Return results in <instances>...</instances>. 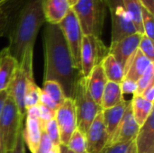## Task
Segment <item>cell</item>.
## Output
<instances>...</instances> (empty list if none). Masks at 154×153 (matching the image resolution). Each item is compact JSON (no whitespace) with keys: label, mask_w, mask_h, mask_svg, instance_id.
<instances>
[{"label":"cell","mask_w":154,"mask_h":153,"mask_svg":"<svg viewBox=\"0 0 154 153\" xmlns=\"http://www.w3.org/2000/svg\"><path fill=\"white\" fill-rule=\"evenodd\" d=\"M43 47L45 56L43 81L58 82L66 98L73 99L77 81L81 73L74 66L70 51L59 25L46 24Z\"/></svg>","instance_id":"1"},{"label":"cell","mask_w":154,"mask_h":153,"mask_svg":"<svg viewBox=\"0 0 154 153\" xmlns=\"http://www.w3.org/2000/svg\"><path fill=\"white\" fill-rule=\"evenodd\" d=\"M42 1L25 0L11 23L8 22L6 32L9 45L5 48L18 64L21 63L25 51L34 48L39 30L46 23Z\"/></svg>","instance_id":"2"},{"label":"cell","mask_w":154,"mask_h":153,"mask_svg":"<svg viewBox=\"0 0 154 153\" xmlns=\"http://www.w3.org/2000/svg\"><path fill=\"white\" fill-rule=\"evenodd\" d=\"M106 8V0H79L72 6L83 35L101 38Z\"/></svg>","instance_id":"3"},{"label":"cell","mask_w":154,"mask_h":153,"mask_svg":"<svg viewBox=\"0 0 154 153\" xmlns=\"http://www.w3.org/2000/svg\"><path fill=\"white\" fill-rule=\"evenodd\" d=\"M73 101L77 113L78 129L86 134L91 123L102 111V108L91 97L87 87V78L82 75L77 81Z\"/></svg>","instance_id":"4"},{"label":"cell","mask_w":154,"mask_h":153,"mask_svg":"<svg viewBox=\"0 0 154 153\" xmlns=\"http://www.w3.org/2000/svg\"><path fill=\"white\" fill-rule=\"evenodd\" d=\"M23 121L14 100L7 96L0 117V137L6 152L13 149L18 133L23 128Z\"/></svg>","instance_id":"5"},{"label":"cell","mask_w":154,"mask_h":153,"mask_svg":"<svg viewBox=\"0 0 154 153\" xmlns=\"http://www.w3.org/2000/svg\"><path fill=\"white\" fill-rule=\"evenodd\" d=\"M108 53V48L104 44L101 38L92 35H84L80 49L81 75L87 78L92 69L101 64L102 60Z\"/></svg>","instance_id":"6"},{"label":"cell","mask_w":154,"mask_h":153,"mask_svg":"<svg viewBox=\"0 0 154 153\" xmlns=\"http://www.w3.org/2000/svg\"><path fill=\"white\" fill-rule=\"evenodd\" d=\"M106 4L111 13L112 19L111 43L137 32L129 14L125 8L123 0H106Z\"/></svg>","instance_id":"7"},{"label":"cell","mask_w":154,"mask_h":153,"mask_svg":"<svg viewBox=\"0 0 154 153\" xmlns=\"http://www.w3.org/2000/svg\"><path fill=\"white\" fill-rule=\"evenodd\" d=\"M59 27L63 33L64 39L70 51L74 66L80 71V49L84 35L82 33L78 18L72 9L60 23Z\"/></svg>","instance_id":"8"},{"label":"cell","mask_w":154,"mask_h":153,"mask_svg":"<svg viewBox=\"0 0 154 153\" xmlns=\"http://www.w3.org/2000/svg\"><path fill=\"white\" fill-rule=\"evenodd\" d=\"M54 119L60 132V145L66 147L72 133L78 128L77 113L73 99L66 98L64 103L56 110Z\"/></svg>","instance_id":"9"},{"label":"cell","mask_w":154,"mask_h":153,"mask_svg":"<svg viewBox=\"0 0 154 153\" xmlns=\"http://www.w3.org/2000/svg\"><path fill=\"white\" fill-rule=\"evenodd\" d=\"M28 78H33V76L27 75L24 69L18 64L14 73V76L10 81V84L6 89L8 96L14 100L20 115L23 118L25 117L26 115V108L24 106V96H25Z\"/></svg>","instance_id":"10"},{"label":"cell","mask_w":154,"mask_h":153,"mask_svg":"<svg viewBox=\"0 0 154 153\" xmlns=\"http://www.w3.org/2000/svg\"><path fill=\"white\" fill-rule=\"evenodd\" d=\"M85 135L88 153H99L107 145L108 134L104 123L102 111L95 117Z\"/></svg>","instance_id":"11"},{"label":"cell","mask_w":154,"mask_h":153,"mask_svg":"<svg viewBox=\"0 0 154 153\" xmlns=\"http://www.w3.org/2000/svg\"><path fill=\"white\" fill-rule=\"evenodd\" d=\"M139 129L140 126L137 124L134 117L132 107H131V101H130L122 121L120 122L119 125L117 126L112 137L109 139L106 146L116 143L130 142L134 141Z\"/></svg>","instance_id":"12"},{"label":"cell","mask_w":154,"mask_h":153,"mask_svg":"<svg viewBox=\"0 0 154 153\" xmlns=\"http://www.w3.org/2000/svg\"><path fill=\"white\" fill-rule=\"evenodd\" d=\"M141 33H134L123 40L111 43L108 52L111 54L124 68L132 55L138 50V46L142 38Z\"/></svg>","instance_id":"13"},{"label":"cell","mask_w":154,"mask_h":153,"mask_svg":"<svg viewBox=\"0 0 154 153\" xmlns=\"http://www.w3.org/2000/svg\"><path fill=\"white\" fill-rule=\"evenodd\" d=\"M72 9L70 0H43L42 10L47 23L59 25Z\"/></svg>","instance_id":"14"},{"label":"cell","mask_w":154,"mask_h":153,"mask_svg":"<svg viewBox=\"0 0 154 153\" xmlns=\"http://www.w3.org/2000/svg\"><path fill=\"white\" fill-rule=\"evenodd\" d=\"M137 153L154 151V115H150L146 122L140 127L134 140Z\"/></svg>","instance_id":"15"},{"label":"cell","mask_w":154,"mask_h":153,"mask_svg":"<svg viewBox=\"0 0 154 153\" xmlns=\"http://www.w3.org/2000/svg\"><path fill=\"white\" fill-rule=\"evenodd\" d=\"M25 124H23V136L24 144L27 145L28 149L32 153L36 152V150L39 146L42 129L39 121V117L25 115Z\"/></svg>","instance_id":"16"},{"label":"cell","mask_w":154,"mask_h":153,"mask_svg":"<svg viewBox=\"0 0 154 153\" xmlns=\"http://www.w3.org/2000/svg\"><path fill=\"white\" fill-rule=\"evenodd\" d=\"M107 81L108 80L101 64L96 66L90 72L89 76L87 78L88 90L95 103L99 106L101 105L102 95Z\"/></svg>","instance_id":"17"},{"label":"cell","mask_w":154,"mask_h":153,"mask_svg":"<svg viewBox=\"0 0 154 153\" xmlns=\"http://www.w3.org/2000/svg\"><path fill=\"white\" fill-rule=\"evenodd\" d=\"M152 62L153 61L144 56L138 49L125 65V78L136 82Z\"/></svg>","instance_id":"18"},{"label":"cell","mask_w":154,"mask_h":153,"mask_svg":"<svg viewBox=\"0 0 154 153\" xmlns=\"http://www.w3.org/2000/svg\"><path fill=\"white\" fill-rule=\"evenodd\" d=\"M129 103L130 101L128 102L124 99L121 103H119L116 106L111 107L109 109L102 110L104 123H105L106 132L108 134V141L112 137L114 133L116 132L120 122L122 121Z\"/></svg>","instance_id":"19"},{"label":"cell","mask_w":154,"mask_h":153,"mask_svg":"<svg viewBox=\"0 0 154 153\" xmlns=\"http://www.w3.org/2000/svg\"><path fill=\"white\" fill-rule=\"evenodd\" d=\"M17 65V61L8 53L6 48L0 50V92L7 89Z\"/></svg>","instance_id":"20"},{"label":"cell","mask_w":154,"mask_h":153,"mask_svg":"<svg viewBox=\"0 0 154 153\" xmlns=\"http://www.w3.org/2000/svg\"><path fill=\"white\" fill-rule=\"evenodd\" d=\"M131 107L137 124L141 127L153 113V103L145 100L140 95H134L131 100Z\"/></svg>","instance_id":"21"},{"label":"cell","mask_w":154,"mask_h":153,"mask_svg":"<svg viewBox=\"0 0 154 153\" xmlns=\"http://www.w3.org/2000/svg\"><path fill=\"white\" fill-rule=\"evenodd\" d=\"M124 99L125 98L120 87V84L107 81L102 95L100 106L102 110L109 109L121 103Z\"/></svg>","instance_id":"22"},{"label":"cell","mask_w":154,"mask_h":153,"mask_svg":"<svg viewBox=\"0 0 154 153\" xmlns=\"http://www.w3.org/2000/svg\"><path fill=\"white\" fill-rule=\"evenodd\" d=\"M101 65L108 81L120 84L125 78L124 67L111 54L108 53L104 58Z\"/></svg>","instance_id":"23"},{"label":"cell","mask_w":154,"mask_h":153,"mask_svg":"<svg viewBox=\"0 0 154 153\" xmlns=\"http://www.w3.org/2000/svg\"><path fill=\"white\" fill-rule=\"evenodd\" d=\"M123 4L125 5V10L129 14L136 32L138 33L143 34V5L139 0H123Z\"/></svg>","instance_id":"24"},{"label":"cell","mask_w":154,"mask_h":153,"mask_svg":"<svg viewBox=\"0 0 154 153\" xmlns=\"http://www.w3.org/2000/svg\"><path fill=\"white\" fill-rule=\"evenodd\" d=\"M41 89L52 99V101L56 104L58 107L60 106L66 100V96L64 95V92L60 85L56 81L53 80L43 81L42 87Z\"/></svg>","instance_id":"25"},{"label":"cell","mask_w":154,"mask_h":153,"mask_svg":"<svg viewBox=\"0 0 154 153\" xmlns=\"http://www.w3.org/2000/svg\"><path fill=\"white\" fill-rule=\"evenodd\" d=\"M40 95H41V88L36 85L34 78H28L26 92L24 96V106L26 110L30 107L39 105Z\"/></svg>","instance_id":"26"},{"label":"cell","mask_w":154,"mask_h":153,"mask_svg":"<svg viewBox=\"0 0 154 153\" xmlns=\"http://www.w3.org/2000/svg\"><path fill=\"white\" fill-rule=\"evenodd\" d=\"M66 147L73 153H87L86 135L77 128L72 133Z\"/></svg>","instance_id":"27"},{"label":"cell","mask_w":154,"mask_h":153,"mask_svg":"<svg viewBox=\"0 0 154 153\" xmlns=\"http://www.w3.org/2000/svg\"><path fill=\"white\" fill-rule=\"evenodd\" d=\"M154 83V63H151L144 73L136 81L137 91L135 95H141L145 88H147L151 84Z\"/></svg>","instance_id":"28"},{"label":"cell","mask_w":154,"mask_h":153,"mask_svg":"<svg viewBox=\"0 0 154 153\" xmlns=\"http://www.w3.org/2000/svg\"><path fill=\"white\" fill-rule=\"evenodd\" d=\"M143 17V34H145L150 39H154V16L153 14L149 12L145 7H143L142 12Z\"/></svg>","instance_id":"29"},{"label":"cell","mask_w":154,"mask_h":153,"mask_svg":"<svg viewBox=\"0 0 154 153\" xmlns=\"http://www.w3.org/2000/svg\"><path fill=\"white\" fill-rule=\"evenodd\" d=\"M139 50L144 55L146 56L148 59H150L152 61L154 60V45H153V40L150 39L149 37H147L145 34L142 35L139 46H138Z\"/></svg>","instance_id":"30"},{"label":"cell","mask_w":154,"mask_h":153,"mask_svg":"<svg viewBox=\"0 0 154 153\" xmlns=\"http://www.w3.org/2000/svg\"><path fill=\"white\" fill-rule=\"evenodd\" d=\"M45 133L48 135V137L51 139V141L53 142L55 146H60V132L59 128L57 125V123L55 119L51 120L46 125L43 130Z\"/></svg>","instance_id":"31"},{"label":"cell","mask_w":154,"mask_h":153,"mask_svg":"<svg viewBox=\"0 0 154 153\" xmlns=\"http://www.w3.org/2000/svg\"><path fill=\"white\" fill-rule=\"evenodd\" d=\"M38 108H39V121L41 124V127L42 129V131L45 128V125L52 119H54V115L55 113L51 110H50L49 108H47L46 106H42V104L39 103L38 105Z\"/></svg>","instance_id":"32"},{"label":"cell","mask_w":154,"mask_h":153,"mask_svg":"<svg viewBox=\"0 0 154 153\" xmlns=\"http://www.w3.org/2000/svg\"><path fill=\"white\" fill-rule=\"evenodd\" d=\"M55 145L53 142L51 141V139L48 137V135L45 133V132L42 131V138L39 143V146L36 150L35 153H48Z\"/></svg>","instance_id":"33"},{"label":"cell","mask_w":154,"mask_h":153,"mask_svg":"<svg viewBox=\"0 0 154 153\" xmlns=\"http://www.w3.org/2000/svg\"><path fill=\"white\" fill-rule=\"evenodd\" d=\"M134 142V141H133ZM130 142H121V143H116L112 145L106 146L99 153H125L129 148Z\"/></svg>","instance_id":"34"},{"label":"cell","mask_w":154,"mask_h":153,"mask_svg":"<svg viewBox=\"0 0 154 153\" xmlns=\"http://www.w3.org/2000/svg\"><path fill=\"white\" fill-rule=\"evenodd\" d=\"M120 87L122 90L123 95H134L137 91V84L135 81L128 79V78H124L122 82L120 83Z\"/></svg>","instance_id":"35"},{"label":"cell","mask_w":154,"mask_h":153,"mask_svg":"<svg viewBox=\"0 0 154 153\" xmlns=\"http://www.w3.org/2000/svg\"><path fill=\"white\" fill-rule=\"evenodd\" d=\"M40 104H42V106H46L47 108H49L50 110L53 111L54 113L58 109V106L52 101V99L49 96H47L42 89H41V95H40Z\"/></svg>","instance_id":"36"},{"label":"cell","mask_w":154,"mask_h":153,"mask_svg":"<svg viewBox=\"0 0 154 153\" xmlns=\"http://www.w3.org/2000/svg\"><path fill=\"white\" fill-rule=\"evenodd\" d=\"M23 129L18 133L16 141L14 142V145L13 149L11 150L10 153H25L24 141H23Z\"/></svg>","instance_id":"37"},{"label":"cell","mask_w":154,"mask_h":153,"mask_svg":"<svg viewBox=\"0 0 154 153\" xmlns=\"http://www.w3.org/2000/svg\"><path fill=\"white\" fill-rule=\"evenodd\" d=\"M8 20L9 16L7 13L2 7H0V37L4 36L6 33L8 27Z\"/></svg>","instance_id":"38"},{"label":"cell","mask_w":154,"mask_h":153,"mask_svg":"<svg viewBox=\"0 0 154 153\" xmlns=\"http://www.w3.org/2000/svg\"><path fill=\"white\" fill-rule=\"evenodd\" d=\"M142 96L145 100L151 102V103H153L154 100V83L151 84L147 88H145L143 90V92L140 95Z\"/></svg>","instance_id":"39"},{"label":"cell","mask_w":154,"mask_h":153,"mask_svg":"<svg viewBox=\"0 0 154 153\" xmlns=\"http://www.w3.org/2000/svg\"><path fill=\"white\" fill-rule=\"evenodd\" d=\"M143 7H145L152 14L154 13V0H139Z\"/></svg>","instance_id":"40"},{"label":"cell","mask_w":154,"mask_h":153,"mask_svg":"<svg viewBox=\"0 0 154 153\" xmlns=\"http://www.w3.org/2000/svg\"><path fill=\"white\" fill-rule=\"evenodd\" d=\"M7 96H8V95H7L6 90L0 92V117H1V115H2V112H3V109H4Z\"/></svg>","instance_id":"41"},{"label":"cell","mask_w":154,"mask_h":153,"mask_svg":"<svg viewBox=\"0 0 154 153\" xmlns=\"http://www.w3.org/2000/svg\"><path fill=\"white\" fill-rule=\"evenodd\" d=\"M125 153H137L136 147H135V143H134V141L131 142V144L129 145L128 150L126 151V152Z\"/></svg>","instance_id":"42"},{"label":"cell","mask_w":154,"mask_h":153,"mask_svg":"<svg viewBox=\"0 0 154 153\" xmlns=\"http://www.w3.org/2000/svg\"><path fill=\"white\" fill-rule=\"evenodd\" d=\"M48 153H60V146H54Z\"/></svg>","instance_id":"43"},{"label":"cell","mask_w":154,"mask_h":153,"mask_svg":"<svg viewBox=\"0 0 154 153\" xmlns=\"http://www.w3.org/2000/svg\"><path fill=\"white\" fill-rule=\"evenodd\" d=\"M0 153H6L4 146H3V143H2V141H1V137H0Z\"/></svg>","instance_id":"44"},{"label":"cell","mask_w":154,"mask_h":153,"mask_svg":"<svg viewBox=\"0 0 154 153\" xmlns=\"http://www.w3.org/2000/svg\"><path fill=\"white\" fill-rule=\"evenodd\" d=\"M7 1H8V0H0V7H2L3 5H5Z\"/></svg>","instance_id":"45"},{"label":"cell","mask_w":154,"mask_h":153,"mask_svg":"<svg viewBox=\"0 0 154 153\" xmlns=\"http://www.w3.org/2000/svg\"><path fill=\"white\" fill-rule=\"evenodd\" d=\"M65 149H66V147H65V146H63V145H60V153L65 152Z\"/></svg>","instance_id":"46"},{"label":"cell","mask_w":154,"mask_h":153,"mask_svg":"<svg viewBox=\"0 0 154 153\" xmlns=\"http://www.w3.org/2000/svg\"><path fill=\"white\" fill-rule=\"evenodd\" d=\"M79 0H70V3H71V5L73 6V5H75L76 4H77V2H78Z\"/></svg>","instance_id":"47"},{"label":"cell","mask_w":154,"mask_h":153,"mask_svg":"<svg viewBox=\"0 0 154 153\" xmlns=\"http://www.w3.org/2000/svg\"><path fill=\"white\" fill-rule=\"evenodd\" d=\"M64 153H73V152H71L70 151H69V150L67 149V147H66V149H65V152Z\"/></svg>","instance_id":"48"},{"label":"cell","mask_w":154,"mask_h":153,"mask_svg":"<svg viewBox=\"0 0 154 153\" xmlns=\"http://www.w3.org/2000/svg\"><path fill=\"white\" fill-rule=\"evenodd\" d=\"M6 153H10V151H8V152H6Z\"/></svg>","instance_id":"49"},{"label":"cell","mask_w":154,"mask_h":153,"mask_svg":"<svg viewBox=\"0 0 154 153\" xmlns=\"http://www.w3.org/2000/svg\"><path fill=\"white\" fill-rule=\"evenodd\" d=\"M150 153H154V151H153V152H150Z\"/></svg>","instance_id":"50"},{"label":"cell","mask_w":154,"mask_h":153,"mask_svg":"<svg viewBox=\"0 0 154 153\" xmlns=\"http://www.w3.org/2000/svg\"><path fill=\"white\" fill-rule=\"evenodd\" d=\"M87 153H88V152H87Z\"/></svg>","instance_id":"51"}]
</instances>
